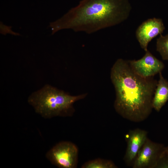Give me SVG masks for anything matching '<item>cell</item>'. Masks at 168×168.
Returning <instances> with one entry per match:
<instances>
[{
	"instance_id": "1",
	"label": "cell",
	"mask_w": 168,
	"mask_h": 168,
	"mask_svg": "<svg viewBox=\"0 0 168 168\" xmlns=\"http://www.w3.org/2000/svg\"><path fill=\"white\" fill-rule=\"evenodd\" d=\"M116 98L114 108L123 118L138 122L152 112V102L158 81L153 77H145L132 69L128 60L118 59L111 70Z\"/></svg>"
},
{
	"instance_id": "2",
	"label": "cell",
	"mask_w": 168,
	"mask_h": 168,
	"mask_svg": "<svg viewBox=\"0 0 168 168\" xmlns=\"http://www.w3.org/2000/svg\"><path fill=\"white\" fill-rule=\"evenodd\" d=\"M131 9L128 0H82L48 27L52 35L65 29L91 34L124 22Z\"/></svg>"
},
{
	"instance_id": "3",
	"label": "cell",
	"mask_w": 168,
	"mask_h": 168,
	"mask_svg": "<svg viewBox=\"0 0 168 168\" xmlns=\"http://www.w3.org/2000/svg\"><path fill=\"white\" fill-rule=\"evenodd\" d=\"M86 94L71 95L49 84L33 92L28 102L35 112L43 117L71 116L74 112L73 104L84 99Z\"/></svg>"
},
{
	"instance_id": "4",
	"label": "cell",
	"mask_w": 168,
	"mask_h": 168,
	"mask_svg": "<svg viewBox=\"0 0 168 168\" xmlns=\"http://www.w3.org/2000/svg\"><path fill=\"white\" fill-rule=\"evenodd\" d=\"M78 153V149L75 144L63 141L52 148L46 156L52 164L59 168H75L77 165Z\"/></svg>"
},
{
	"instance_id": "5",
	"label": "cell",
	"mask_w": 168,
	"mask_h": 168,
	"mask_svg": "<svg viewBox=\"0 0 168 168\" xmlns=\"http://www.w3.org/2000/svg\"><path fill=\"white\" fill-rule=\"evenodd\" d=\"M164 147L163 144L155 142L147 138L137 154L133 167L155 168Z\"/></svg>"
},
{
	"instance_id": "6",
	"label": "cell",
	"mask_w": 168,
	"mask_h": 168,
	"mask_svg": "<svg viewBox=\"0 0 168 168\" xmlns=\"http://www.w3.org/2000/svg\"><path fill=\"white\" fill-rule=\"evenodd\" d=\"M165 28L162 19L149 18L142 23L136 31V36L141 48L145 52L149 42L163 33Z\"/></svg>"
},
{
	"instance_id": "7",
	"label": "cell",
	"mask_w": 168,
	"mask_h": 168,
	"mask_svg": "<svg viewBox=\"0 0 168 168\" xmlns=\"http://www.w3.org/2000/svg\"><path fill=\"white\" fill-rule=\"evenodd\" d=\"M141 58L138 60H128L134 71L140 76L148 77H154L161 72L164 64L154 56L148 50Z\"/></svg>"
},
{
	"instance_id": "8",
	"label": "cell",
	"mask_w": 168,
	"mask_h": 168,
	"mask_svg": "<svg viewBox=\"0 0 168 168\" xmlns=\"http://www.w3.org/2000/svg\"><path fill=\"white\" fill-rule=\"evenodd\" d=\"M147 132L139 128L130 130L126 135L127 147L124 160L128 165L133 164L139 151L147 139Z\"/></svg>"
},
{
	"instance_id": "9",
	"label": "cell",
	"mask_w": 168,
	"mask_h": 168,
	"mask_svg": "<svg viewBox=\"0 0 168 168\" xmlns=\"http://www.w3.org/2000/svg\"><path fill=\"white\" fill-rule=\"evenodd\" d=\"M159 79L155 89L152 102V106L159 112L168 100V81L163 77L161 72L159 73Z\"/></svg>"
},
{
	"instance_id": "10",
	"label": "cell",
	"mask_w": 168,
	"mask_h": 168,
	"mask_svg": "<svg viewBox=\"0 0 168 168\" xmlns=\"http://www.w3.org/2000/svg\"><path fill=\"white\" fill-rule=\"evenodd\" d=\"M117 166L112 161L98 158L86 162L81 166L82 168H116Z\"/></svg>"
},
{
	"instance_id": "11",
	"label": "cell",
	"mask_w": 168,
	"mask_h": 168,
	"mask_svg": "<svg viewBox=\"0 0 168 168\" xmlns=\"http://www.w3.org/2000/svg\"><path fill=\"white\" fill-rule=\"evenodd\" d=\"M156 50L163 60H168V33L165 35L161 34L157 39Z\"/></svg>"
},
{
	"instance_id": "12",
	"label": "cell",
	"mask_w": 168,
	"mask_h": 168,
	"mask_svg": "<svg viewBox=\"0 0 168 168\" xmlns=\"http://www.w3.org/2000/svg\"><path fill=\"white\" fill-rule=\"evenodd\" d=\"M12 28L11 26L6 25L2 22H0V33L1 34L4 35H6L7 34H10L15 36L21 35L19 33L12 31Z\"/></svg>"
},
{
	"instance_id": "13",
	"label": "cell",
	"mask_w": 168,
	"mask_h": 168,
	"mask_svg": "<svg viewBox=\"0 0 168 168\" xmlns=\"http://www.w3.org/2000/svg\"><path fill=\"white\" fill-rule=\"evenodd\" d=\"M155 168H168V158L162 157L161 158Z\"/></svg>"
},
{
	"instance_id": "14",
	"label": "cell",
	"mask_w": 168,
	"mask_h": 168,
	"mask_svg": "<svg viewBox=\"0 0 168 168\" xmlns=\"http://www.w3.org/2000/svg\"><path fill=\"white\" fill-rule=\"evenodd\" d=\"M162 157L168 158V147H164L162 150L160 157V159Z\"/></svg>"
}]
</instances>
